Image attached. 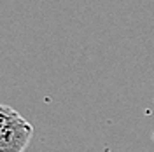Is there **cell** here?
Masks as SVG:
<instances>
[{
  "label": "cell",
  "instance_id": "6da1fadb",
  "mask_svg": "<svg viewBox=\"0 0 154 152\" xmlns=\"http://www.w3.org/2000/svg\"><path fill=\"white\" fill-rule=\"evenodd\" d=\"M33 126L7 105H0V152H25L32 142Z\"/></svg>",
  "mask_w": 154,
  "mask_h": 152
}]
</instances>
